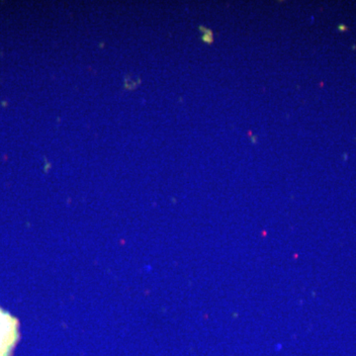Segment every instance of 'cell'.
Listing matches in <instances>:
<instances>
[{"instance_id": "6da1fadb", "label": "cell", "mask_w": 356, "mask_h": 356, "mask_svg": "<svg viewBox=\"0 0 356 356\" xmlns=\"http://www.w3.org/2000/svg\"><path fill=\"white\" fill-rule=\"evenodd\" d=\"M17 339V322L0 309V356H11Z\"/></svg>"}]
</instances>
